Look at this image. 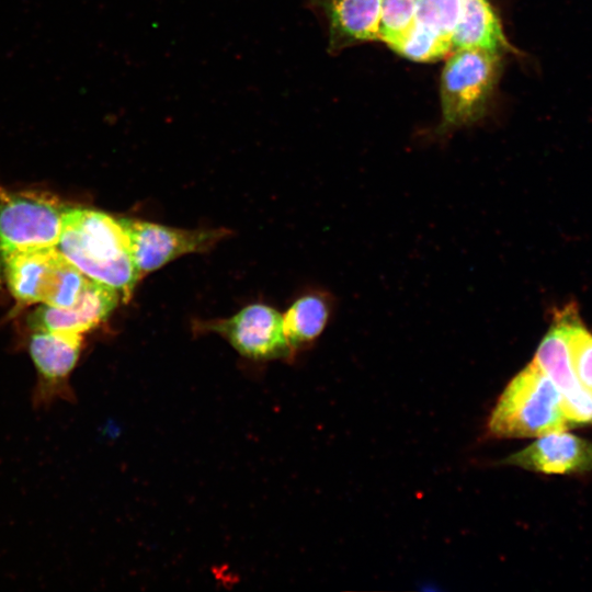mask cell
I'll use <instances>...</instances> for the list:
<instances>
[{"label":"cell","mask_w":592,"mask_h":592,"mask_svg":"<svg viewBox=\"0 0 592 592\" xmlns=\"http://www.w3.org/2000/svg\"><path fill=\"white\" fill-rule=\"evenodd\" d=\"M487 425L492 436L502 439L539 437L571 428L559 389L533 361L504 388Z\"/></svg>","instance_id":"2"},{"label":"cell","mask_w":592,"mask_h":592,"mask_svg":"<svg viewBox=\"0 0 592 592\" xmlns=\"http://www.w3.org/2000/svg\"><path fill=\"white\" fill-rule=\"evenodd\" d=\"M57 248L87 277L115 288L126 299L140 278L119 219L103 212L66 208Z\"/></svg>","instance_id":"1"},{"label":"cell","mask_w":592,"mask_h":592,"mask_svg":"<svg viewBox=\"0 0 592 592\" xmlns=\"http://www.w3.org/2000/svg\"><path fill=\"white\" fill-rule=\"evenodd\" d=\"M128 240L130 255L139 274L160 269L187 253L209 250L227 236L223 229L187 230L132 218H118Z\"/></svg>","instance_id":"7"},{"label":"cell","mask_w":592,"mask_h":592,"mask_svg":"<svg viewBox=\"0 0 592 592\" xmlns=\"http://www.w3.org/2000/svg\"><path fill=\"white\" fill-rule=\"evenodd\" d=\"M419 0H380L378 39L395 49L410 31Z\"/></svg>","instance_id":"17"},{"label":"cell","mask_w":592,"mask_h":592,"mask_svg":"<svg viewBox=\"0 0 592 592\" xmlns=\"http://www.w3.org/2000/svg\"><path fill=\"white\" fill-rule=\"evenodd\" d=\"M82 338L78 333L49 330H34L31 334L27 351L37 374L32 391L34 408L75 399L70 375L81 354Z\"/></svg>","instance_id":"6"},{"label":"cell","mask_w":592,"mask_h":592,"mask_svg":"<svg viewBox=\"0 0 592 592\" xmlns=\"http://www.w3.org/2000/svg\"><path fill=\"white\" fill-rule=\"evenodd\" d=\"M11 295L21 303L69 307L87 276L57 247L0 253Z\"/></svg>","instance_id":"3"},{"label":"cell","mask_w":592,"mask_h":592,"mask_svg":"<svg viewBox=\"0 0 592 592\" xmlns=\"http://www.w3.org/2000/svg\"><path fill=\"white\" fill-rule=\"evenodd\" d=\"M452 46L453 49L480 48L499 54L512 50L488 0H460Z\"/></svg>","instance_id":"13"},{"label":"cell","mask_w":592,"mask_h":592,"mask_svg":"<svg viewBox=\"0 0 592 592\" xmlns=\"http://www.w3.org/2000/svg\"><path fill=\"white\" fill-rule=\"evenodd\" d=\"M557 315L565 327L573 374L579 385L592 392V333L582 325L577 309L571 305Z\"/></svg>","instance_id":"16"},{"label":"cell","mask_w":592,"mask_h":592,"mask_svg":"<svg viewBox=\"0 0 592 592\" xmlns=\"http://www.w3.org/2000/svg\"><path fill=\"white\" fill-rule=\"evenodd\" d=\"M330 305L325 296L309 294L297 299L283 316L289 346L297 349L315 340L325 329Z\"/></svg>","instance_id":"14"},{"label":"cell","mask_w":592,"mask_h":592,"mask_svg":"<svg viewBox=\"0 0 592 592\" xmlns=\"http://www.w3.org/2000/svg\"><path fill=\"white\" fill-rule=\"evenodd\" d=\"M309 3L328 22L330 52L378 38L380 0H309Z\"/></svg>","instance_id":"12"},{"label":"cell","mask_w":592,"mask_h":592,"mask_svg":"<svg viewBox=\"0 0 592 592\" xmlns=\"http://www.w3.org/2000/svg\"><path fill=\"white\" fill-rule=\"evenodd\" d=\"M508 464L544 474H579L592 469V443L565 431L539 436L511 455Z\"/></svg>","instance_id":"11"},{"label":"cell","mask_w":592,"mask_h":592,"mask_svg":"<svg viewBox=\"0 0 592 592\" xmlns=\"http://www.w3.org/2000/svg\"><path fill=\"white\" fill-rule=\"evenodd\" d=\"M65 210L53 198L0 189V253L57 247Z\"/></svg>","instance_id":"5"},{"label":"cell","mask_w":592,"mask_h":592,"mask_svg":"<svg viewBox=\"0 0 592 592\" xmlns=\"http://www.w3.org/2000/svg\"><path fill=\"white\" fill-rule=\"evenodd\" d=\"M224 335L243 356L253 360H271L288 356V344L283 316L272 307L253 304L235 316L209 325Z\"/></svg>","instance_id":"8"},{"label":"cell","mask_w":592,"mask_h":592,"mask_svg":"<svg viewBox=\"0 0 592 592\" xmlns=\"http://www.w3.org/2000/svg\"><path fill=\"white\" fill-rule=\"evenodd\" d=\"M533 362L559 389L571 426L592 423V392L583 389L573 374L565 327L558 315L540 341Z\"/></svg>","instance_id":"9"},{"label":"cell","mask_w":592,"mask_h":592,"mask_svg":"<svg viewBox=\"0 0 592 592\" xmlns=\"http://www.w3.org/2000/svg\"><path fill=\"white\" fill-rule=\"evenodd\" d=\"M121 294L113 287L87 278L77 300L60 308L42 305L30 318L33 330L64 331L82 334L110 316L117 306Z\"/></svg>","instance_id":"10"},{"label":"cell","mask_w":592,"mask_h":592,"mask_svg":"<svg viewBox=\"0 0 592 592\" xmlns=\"http://www.w3.org/2000/svg\"><path fill=\"white\" fill-rule=\"evenodd\" d=\"M459 12L460 0H419L413 24L408 34L451 50Z\"/></svg>","instance_id":"15"},{"label":"cell","mask_w":592,"mask_h":592,"mask_svg":"<svg viewBox=\"0 0 592 592\" xmlns=\"http://www.w3.org/2000/svg\"><path fill=\"white\" fill-rule=\"evenodd\" d=\"M501 55L480 48L455 49L441 76V130L481 117L500 76Z\"/></svg>","instance_id":"4"}]
</instances>
